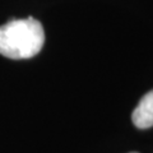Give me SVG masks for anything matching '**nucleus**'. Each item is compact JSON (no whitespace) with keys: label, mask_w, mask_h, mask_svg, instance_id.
I'll return each instance as SVG.
<instances>
[{"label":"nucleus","mask_w":153,"mask_h":153,"mask_svg":"<svg viewBox=\"0 0 153 153\" xmlns=\"http://www.w3.org/2000/svg\"><path fill=\"white\" fill-rule=\"evenodd\" d=\"M131 120L139 129H148L153 126V89L142 97L138 106L133 111Z\"/></svg>","instance_id":"obj_2"},{"label":"nucleus","mask_w":153,"mask_h":153,"mask_svg":"<svg viewBox=\"0 0 153 153\" xmlns=\"http://www.w3.org/2000/svg\"><path fill=\"white\" fill-rule=\"evenodd\" d=\"M131 153H137V152H131Z\"/></svg>","instance_id":"obj_3"},{"label":"nucleus","mask_w":153,"mask_h":153,"mask_svg":"<svg viewBox=\"0 0 153 153\" xmlns=\"http://www.w3.org/2000/svg\"><path fill=\"white\" fill-rule=\"evenodd\" d=\"M45 44V31L35 18L13 19L0 27V55L14 60L31 59Z\"/></svg>","instance_id":"obj_1"}]
</instances>
